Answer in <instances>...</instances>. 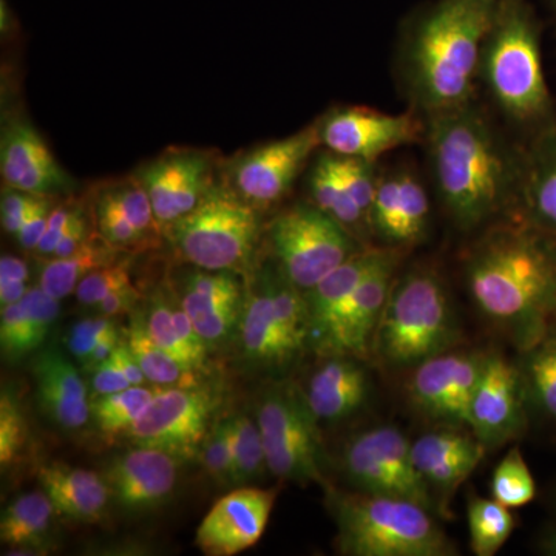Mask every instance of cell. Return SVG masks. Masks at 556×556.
I'll return each instance as SVG.
<instances>
[{"mask_svg": "<svg viewBox=\"0 0 556 556\" xmlns=\"http://www.w3.org/2000/svg\"><path fill=\"white\" fill-rule=\"evenodd\" d=\"M426 135L439 195L459 228L519 204L526 148L507 142L477 102L427 116Z\"/></svg>", "mask_w": 556, "mask_h": 556, "instance_id": "cell-1", "label": "cell"}, {"mask_svg": "<svg viewBox=\"0 0 556 556\" xmlns=\"http://www.w3.org/2000/svg\"><path fill=\"white\" fill-rule=\"evenodd\" d=\"M466 276L478 308L535 346L556 308V237L529 218L496 226L471 251Z\"/></svg>", "mask_w": 556, "mask_h": 556, "instance_id": "cell-2", "label": "cell"}, {"mask_svg": "<svg viewBox=\"0 0 556 556\" xmlns=\"http://www.w3.org/2000/svg\"><path fill=\"white\" fill-rule=\"evenodd\" d=\"M500 0H441L402 50V78L424 118L475 101L482 46Z\"/></svg>", "mask_w": 556, "mask_h": 556, "instance_id": "cell-3", "label": "cell"}, {"mask_svg": "<svg viewBox=\"0 0 556 556\" xmlns=\"http://www.w3.org/2000/svg\"><path fill=\"white\" fill-rule=\"evenodd\" d=\"M479 80L500 112L530 141L555 129L554 100L541 56L540 30L525 0H500L482 46Z\"/></svg>", "mask_w": 556, "mask_h": 556, "instance_id": "cell-4", "label": "cell"}, {"mask_svg": "<svg viewBox=\"0 0 556 556\" xmlns=\"http://www.w3.org/2000/svg\"><path fill=\"white\" fill-rule=\"evenodd\" d=\"M338 546L351 556H452L456 548L428 508L368 493H331Z\"/></svg>", "mask_w": 556, "mask_h": 556, "instance_id": "cell-5", "label": "cell"}, {"mask_svg": "<svg viewBox=\"0 0 556 556\" xmlns=\"http://www.w3.org/2000/svg\"><path fill=\"white\" fill-rule=\"evenodd\" d=\"M453 342L448 299L437 276L417 270L394 285L376 331L380 356L408 367L444 353Z\"/></svg>", "mask_w": 556, "mask_h": 556, "instance_id": "cell-6", "label": "cell"}, {"mask_svg": "<svg viewBox=\"0 0 556 556\" xmlns=\"http://www.w3.org/2000/svg\"><path fill=\"white\" fill-rule=\"evenodd\" d=\"M179 257L204 270L243 268L257 244L260 218L239 193L211 186L199 206L169 226Z\"/></svg>", "mask_w": 556, "mask_h": 556, "instance_id": "cell-7", "label": "cell"}, {"mask_svg": "<svg viewBox=\"0 0 556 556\" xmlns=\"http://www.w3.org/2000/svg\"><path fill=\"white\" fill-rule=\"evenodd\" d=\"M306 394L294 386L273 388L260 401L257 422L274 477L308 485L324 482V450Z\"/></svg>", "mask_w": 556, "mask_h": 556, "instance_id": "cell-8", "label": "cell"}, {"mask_svg": "<svg viewBox=\"0 0 556 556\" xmlns=\"http://www.w3.org/2000/svg\"><path fill=\"white\" fill-rule=\"evenodd\" d=\"M269 239L281 273L302 291L316 287L358 251L345 226L308 204L278 215L270 225Z\"/></svg>", "mask_w": 556, "mask_h": 556, "instance_id": "cell-9", "label": "cell"}, {"mask_svg": "<svg viewBox=\"0 0 556 556\" xmlns=\"http://www.w3.org/2000/svg\"><path fill=\"white\" fill-rule=\"evenodd\" d=\"M412 445L396 427L364 431L348 442L343 455L346 477L368 495L412 501L431 510L430 485L417 470Z\"/></svg>", "mask_w": 556, "mask_h": 556, "instance_id": "cell-10", "label": "cell"}, {"mask_svg": "<svg viewBox=\"0 0 556 556\" xmlns=\"http://www.w3.org/2000/svg\"><path fill=\"white\" fill-rule=\"evenodd\" d=\"M217 399L197 387H164L156 390L148 408L127 431L135 445L164 450L190 459L200 453L211 430Z\"/></svg>", "mask_w": 556, "mask_h": 556, "instance_id": "cell-11", "label": "cell"}, {"mask_svg": "<svg viewBox=\"0 0 556 556\" xmlns=\"http://www.w3.org/2000/svg\"><path fill=\"white\" fill-rule=\"evenodd\" d=\"M320 144L334 155L375 164L391 150L419 141L426 123L417 112L390 115L367 108H343L318 121Z\"/></svg>", "mask_w": 556, "mask_h": 556, "instance_id": "cell-12", "label": "cell"}, {"mask_svg": "<svg viewBox=\"0 0 556 556\" xmlns=\"http://www.w3.org/2000/svg\"><path fill=\"white\" fill-rule=\"evenodd\" d=\"M485 357L438 354L416 368L408 391L413 404L438 422L470 427L471 402Z\"/></svg>", "mask_w": 556, "mask_h": 556, "instance_id": "cell-13", "label": "cell"}, {"mask_svg": "<svg viewBox=\"0 0 556 556\" xmlns=\"http://www.w3.org/2000/svg\"><path fill=\"white\" fill-rule=\"evenodd\" d=\"M318 146L317 121L291 137L252 150L233 169L237 193L255 207L277 203L287 195Z\"/></svg>", "mask_w": 556, "mask_h": 556, "instance_id": "cell-14", "label": "cell"}, {"mask_svg": "<svg viewBox=\"0 0 556 556\" xmlns=\"http://www.w3.org/2000/svg\"><path fill=\"white\" fill-rule=\"evenodd\" d=\"M277 489L240 486L219 497L197 529V547L208 556H232L255 546L268 526Z\"/></svg>", "mask_w": 556, "mask_h": 556, "instance_id": "cell-15", "label": "cell"}, {"mask_svg": "<svg viewBox=\"0 0 556 556\" xmlns=\"http://www.w3.org/2000/svg\"><path fill=\"white\" fill-rule=\"evenodd\" d=\"M148 190L161 228L185 217L211 188V160L197 150L167 152L146 164L137 175Z\"/></svg>", "mask_w": 556, "mask_h": 556, "instance_id": "cell-16", "label": "cell"}, {"mask_svg": "<svg viewBox=\"0 0 556 556\" xmlns=\"http://www.w3.org/2000/svg\"><path fill=\"white\" fill-rule=\"evenodd\" d=\"M179 457L153 447L135 448L113 457L104 477L110 495L129 511H148L166 504L178 481Z\"/></svg>", "mask_w": 556, "mask_h": 556, "instance_id": "cell-17", "label": "cell"}, {"mask_svg": "<svg viewBox=\"0 0 556 556\" xmlns=\"http://www.w3.org/2000/svg\"><path fill=\"white\" fill-rule=\"evenodd\" d=\"M521 376L501 356L485 357L471 402L470 430L486 448L518 437L525 428Z\"/></svg>", "mask_w": 556, "mask_h": 556, "instance_id": "cell-18", "label": "cell"}, {"mask_svg": "<svg viewBox=\"0 0 556 556\" xmlns=\"http://www.w3.org/2000/svg\"><path fill=\"white\" fill-rule=\"evenodd\" d=\"M397 257L387 251L376 268L354 289L320 351L365 358L375 343L380 317L393 289Z\"/></svg>", "mask_w": 556, "mask_h": 556, "instance_id": "cell-19", "label": "cell"}, {"mask_svg": "<svg viewBox=\"0 0 556 556\" xmlns=\"http://www.w3.org/2000/svg\"><path fill=\"white\" fill-rule=\"evenodd\" d=\"M0 170L9 188L33 195L50 197L72 189V179L35 127L24 121H14L3 130Z\"/></svg>", "mask_w": 556, "mask_h": 556, "instance_id": "cell-20", "label": "cell"}, {"mask_svg": "<svg viewBox=\"0 0 556 556\" xmlns=\"http://www.w3.org/2000/svg\"><path fill=\"white\" fill-rule=\"evenodd\" d=\"M430 201L422 182L407 170L379 177L369 228L390 244L416 243L426 233Z\"/></svg>", "mask_w": 556, "mask_h": 556, "instance_id": "cell-21", "label": "cell"}, {"mask_svg": "<svg viewBox=\"0 0 556 556\" xmlns=\"http://www.w3.org/2000/svg\"><path fill=\"white\" fill-rule=\"evenodd\" d=\"M181 306L206 345L217 346L241 316L239 278L232 270L199 269L189 277Z\"/></svg>", "mask_w": 556, "mask_h": 556, "instance_id": "cell-22", "label": "cell"}, {"mask_svg": "<svg viewBox=\"0 0 556 556\" xmlns=\"http://www.w3.org/2000/svg\"><path fill=\"white\" fill-rule=\"evenodd\" d=\"M413 459L419 473L434 489L455 492L479 467L486 448L473 431H430L413 442Z\"/></svg>", "mask_w": 556, "mask_h": 556, "instance_id": "cell-23", "label": "cell"}, {"mask_svg": "<svg viewBox=\"0 0 556 556\" xmlns=\"http://www.w3.org/2000/svg\"><path fill=\"white\" fill-rule=\"evenodd\" d=\"M33 375L40 407L54 424L75 431L89 422L91 402L86 382L58 348L51 346L35 358Z\"/></svg>", "mask_w": 556, "mask_h": 556, "instance_id": "cell-24", "label": "cell"}, {"mask_svg": "<svg viewBox=\"0 0 556 556\" xmlns=\"http://www.w3.org/2000/svg\"><path fill=\"white\" fill-rule=\"evenodd\" d=\"M38 481L58 514L73 521H101L112 500L102 475L58 460L39 467Z\"/></svg>", "mask_w": 556, "mask_h": 556, "instance_id": "cell-25", "label": "cell"}, {"mask_svg": "<svg viewBox=\"0 0 556 556\" xmlns=\"http://www.w3.org/2000/svg\"><path fill=\"white\" fill-rule=\"evenodd\" d=\"M387 251L358 249L346 262L305 291L311 320V340L324 346L336 318L362 280L376 268Z\"/></svg>", "mask_w": 556, "mask_h": 556, "instance_id": "cell-26", "label": "cell"}, {"mask_svg": "<svg viewBox=\"0 0 556 556\" xmlns=\"http://www.w3.org/2000/svg\"><path fill=\"white\" fill-rule=\"evenodd\" d=\"M240 328L244 354L254 364L280 368L302 353L278 320L268 276L247 299Z\"/></svg>", "mask_w": 556, "mask_h": 556, "instance_id": "cell-27", "label": "cell"}, {"mask_svg": "<svg viewBox=\"0 0 556 556\" xmlns=\"http://www.w3.org/2000/svg\"><path fill=\"white\" fill-rule=\"evenodd\" d=\"M368 396L364 368L348 358H332L314 372L306 401L317 419L340 420L356 413Z\"/></svg>", "mask_w": 556, "mask_h": 556, "instance_id": "cell-28", "label": "cell"}, {"mask_svg": "<svg viewBox=\"0 0 556 556\" xmlns=\"http://www.w3.org/2000/svg\"><path fill=\"white\" fill-rule=\"evenodd\" d=\"M519 206L527 218L556 237V127L526 148Z\"/></svg>", "mask_w": 556, "mask_h": 556, "instance_id": "cell-29", "label": "cell"}, {"mask_svg": "<svg viewBox=\"0 0 556 556\" xmlns=\"http://www.w3.org/2000/svg\"><path fill=\"white\" fill-rule=\"evenodd\" d=\"M58 514L46 492H30L17 496L3 510L0 519L2 543L14 548H38L46 543Z\"/></svg>", "mask_w": 556, "mask_h": 556, "instance_id": "cell-30", "label": "cell"}, {"mask_svg": "<svg viewBox=\"0 0 556 556\" xmlns=\"http://www.w3.org/2000/svg\"><path fill=\"white\" fill-rule=\"evenodd\" d=\"M116 249L108 241L90 237L75 254L64 258H51L43 265L39 276V287L51 298L61 300L75 292L84 277L93 270L115 263Z\"/></svg>", "mask_w": 556, "mask_h": 556, "instance_id": "cell-31", "label": "cell"}, {"mask_svg": "<svg viewBox=\"0 0 556 556\" xmlns=\"http://www.w3.org/2000/svg\"><path fill=\"white\" fill-rule=\"evenodd\" d=\"M309 190L314 204L338 219L350 232L368 225L367 215L357 206L332 166L329 152L318 156L314 163L309 174Z\"/></svg>", "mask_w": 556, "mask_h": 556, "instance_id": "cell-32", "label": "cell"}, {"mask_svg": "<svg viewBox=\"0 0 556 556\" xmlns=\"http://www.w3.org/2000/svg\"><path fill=\"white\" fill-rule=\"evenodd\" d=\"M127 346L137 358L148 382L159 387H197V372L182 367L150 338L146 321H134Z\"/></svg>", "mask_w": 556, "mask_h": 556, "instance_id": "cell-33", "label": "cell"}, {"mask_svg": "<svg viewBox=\"0 0 556 556\" xmlns=\"http://www.w3.org/2000/svg\"><path fill=\"white\" fill-rule=\"evenodd\" d=\"M467 517L471 551L478 556L496 555L515 530L510 508L497 503L493 497H471Z\"/></svg>", "mask_w": 556, "mask_h": 556, "instance_id": "cell-34", "label": "cell"}, {"mask_svg": "<svg viewBox=\"0 0 556 556\" xmlns=\"http://www.w3.org/2000/svg\"><path fill=\"white\" fill-rule=\"evenodd\" d=\"M155 393L156 390L139 386L94 397L90 408L98 430L108 438L127 434L138 417L148 408Z\"/></svg>", "mask_w": 556, "mask_h": 556, "instance_id": "cell-35", "label": "cell"}, {"mask_svg": "<svg viewBox=\"0 0 556 556\" xmlns=\"http://www.w3.org/2000/svg\"><path fill=\"white\" fill-rule=\"evenodd\" d=\"M233 424V485H244L262 477L268 468L265 445L257 420L247 415L232 417Z\"/></svg>", "mask_w": 556, "mask_h": 556, "instance_id": "cell-36", "label": "cell"}, {"mask_svg": "<svg viewBox=\"0 0 556 556\" xmlns=\"http://www.w3.org/2000/svg\"><path fill=\"white\" fill-rule=\"evenodd\" d=\"M492 495L508 508L527 506L535 500V479L518 447L511 448L493 471Z\"/></svg>", "mask_w": 556, "mask_h": 556, "instance_id": "cell-37", "label": "cell"}, {"mask_svg": "<svg viewBox=\"0 0 556 556\" xmlns=\"http://www.w3.org/2000/svg\"><path fill=\"white\" fill-rule=\"evenodd\" d=\"M113 200L116 201L123 214L141 233L142 239L148 241L149 247H155L160 240L163 228L155 217L152 201L149 199L148 190L141 185L137 177L123 179L116 185L105 189Z\"/></svg>", "mask_w": 556, "mask_h": 556, "instance_id": "cell-38", "label": "cell"}, {"mask_svg": "<svg viewBox=\"0 0 556 556\" xmlns=\"http://www.w3.org/2000/svg\"><path fill=\"white\" fill-rule=\"evenodd\" d=\"M94 215H97L101 239L108 241L116 251H137V249L142 251L150 248L148 241L142 239L141 233L135 229L105 189L97 199Z\"/></svg>", "mask_w": 556, "mask_h": 556, "instance_id": "cell-39", "label": "cell"}, {"mask_svg": "<svg viewBox=\"0 0 556 556\" xmlns=\"http://www.w3.org/2000/svg\"><path fill=\"white\" fill-rule=\"evenodd\" d=\"M146 327H148L150 338L155 340L182 367L190 369V371H199L192 354H190V351L182 343L181 338H179L174 324V308H172L166 299L155 298L152 300Z\"/></svg>", "mask_w": 556, "mask_h": 556, "instance_id": "cell-40", "label": "cell"}, {"mask_svg": "<svg viewBox=\"0 0 556 556\" xmlns=\"http://www.w3.org/2000/svg\"><path fill=\"white\" fill-rule=\"evenodd\" d=\"M201 460L208 477L222 484H232L233 477V424L232 419L218 420L208 430L201 445Z\"/></svg>", "mask_w": 556, "mask_h": 556, "instance_id": "cell-41", "label": "cell"}, {"mask_svg": "<svg viewBox=\"0 0 556 556\" xmlns=\"http://www.w3.org/2000/svg\"><path fill=\"white\" fill-rule=\"evenodd\" d=\"M529 379L541 407L556 419V338L536 343L529 358Z\"/></svg>", "mask_w": 556, "mask_h": 556, "instance_id": "cell-42", "label": "cell"}, {"mask_svg": "<svg viewBox=\"0 0 556 556\" xmlns=\"http://www.w3.org/2000/svg\"><path fill=\"white\" fill-rule=\"evenodd\" d=\"M331 155L332 166L357 206L362 208L367 218L371 211L372 201H375L376 190H378L379 177H376L372 163L367 161L346 159V156ZM369 225V223H368Z\"/></svg>", "mask_w": 556, "mask_h": 556, "instance_id": "cell-43", "label": "cell"}, {"mask_svg": "<svg viewBox=\"0 0 556 556\" xmlns=\"http://www.w3.org/2000/svg\"><path fill=\"white\" fill-rule=\"evenodd\" d=\"M27 442V424L20 404L9 391H2L0 397V464L9 467L20 457Z\"/></svg>", "mask_w": 556, "mask_h": 556, "instance_id": "cell-44", "label": "cell"}, {"mask_svg": "<svg viewBox=\"0 0 556 556\" xmlns=\"http://www.w3.org/2000/svg\"><path fill=\"white\" fill-rule=\"evenodd\" d=\"M0 345L7 357L20 358L31 351L38 350L27 311L22 302L2 306L0 314Z\"/></svg>", "mask_w": 556, "mask_h": 556, "instance_id": "cell-45", "label": "cell"}, {"mask_svg": "<svg viewBox=\"0 0 556 556\" xmlns=\"http://www.w3.org/2000/svg\"><path fill=\"white\" fill-rule=\"evenodd\" d=\"M129 263H113L84 277L75 289L76 299L87 306H97L116 289L130 285Z\"/></svg>", "mask_w": 556, "mask_h": 556, "instance_id": "cell-46", "label": "cell"}, {"mask_svg": "<svg viewBox=\"0 0 556 556\" xmlns=\"http://www.w3.org/2000/svg\"><path fill=\"white\" fill-rule=\"evenodd\" d=\"M21 302L27 311L33 338L39 348L46 342L54 320L60 316V300L51 298L42 288L36 287L28 289Z\"/></svg>", "mask_w": 556, "mask_h": 556, "instance_id": "cell-47", "label": "cell"}, {"mask_svg": "<svg viewBox=\"0 0 556 556\" xmlns=\"http://www.w3.org/2000/svg\"><path fill=\"white\" fill-rule=\"evenodd\" d=\"M115 329V325L105 316L78 321L70 329L67 338L70 353L84 367L93 354L94 348Z\"/></svg>", "mask_w": 556, "mask_h": 556, "instance_id": "cell-48", "label": "cell"}, {"mask_svg": "<svg viewBox=\"0 0 556 556\" xmlns=\"http://www.w3.org/2000/svg\"><path fill=\"white\" fill-rule=\"evenodd\" d=\"M39 195L24 192V190L9 188L5 186L2 190V203H0V217H2V228L11 236L20 232L22 223L27 218L33 204L36 203Z\"/></svg>", "mask_w": 556, "mask_h": 556, "instance_id": "cell-49", "label": "cell"}, {"mask_svg": "<svg viewBox=\"0 0 556 556\" xmlns=\"http://www.w3.org/2000/svg\"><path fill=\"white\" fill-rule=\"evenodd\" d=\"M50 214L49 197H38L31 211L28 212L27 218L22 223L20 232L16 233L22 248L27 249V251H36L43 233H46L47 226H49Z\"/></svg>", "mask_w": 556, "mask_h": 556, "instance_id": "cell-50", "label": "cell"}, {"mask_svg": "<svg viewBox=\"0 0 556 556\" xmlns=\"http://www.w3.org/2000/svg\"><path fill=\"white\" fill-rule=\"evenodd\" d=\"M79 211L80 207L75 206H58L51 208L49 226H47L46 233H43L42 240H40L35 252H38L42 257H53L62 236H64L73 218L79 214Z\"/></svg>", "mask_w": 556, "mask_h": 556, "instance_id": "cell-51", "label": "cell"}, {"mask_svg": "<svg viewBox=\"0 0 556 556\" xmlns=\"http://www.w3.org/2000/svg\"><path fill=\"white\" fill-rule=\"evenodd\" d=\"M130 387L134 386L113 356L91 371V388H93L94 397L118 393V391L127 390Z\"/></svg>", "mask_w": 556, "mask_h": 556, "instance_id": "cell-52", "label": "cell"}, {"mask_svg": "<svg viewBox=\"0 0 556 556\" xmlns=\"http://www.w3.org/2000/svg\"><path fill=\"white\" fill-rule=\"evenodd\" d=\"M90 237L86 215H84L83 208H80L79 214L70 223L51 258H64L75 254L76 251H79L89 241Z\"/></svg>", "mask_w": 556, "mask_h": 556, "instance_id": "cell-53", "label": "cell"}, {"mask_svg": "<svg viewBox=\"0 0 556 556\" xmlns=\"http://www.w3.org/2000/svg\"><path fill=\"white\" fill-rule=\"evenodd\" d=\"M139 292L137 288L127 285L113 291L108 298L98 303L97 308L105 317L121 316V314L130 313L137 306Z\"/></svg>", "mask_w": 556, "mask_h": 556, "instance_id": "cell-54", "label": "cell"}, {"mask_svg": "<svg viewBox=\"0 0 556 556\" xmlns=\"http://www.w3.org/2000/svg\"><path fill=\"white\" fill-rule=\"evenodd\" d=\"M30 273L24 260L13 255H2L0 260V287L11 283H27Z\"/></svg>", "mask_w": 556, "mask_h": 556, "instance_id": "cell-55", "label": "cell"}, {"mask_svg": "<svg viewBox=\"0 0 556 556\" xmlns=\"http://www.w3.org/2000/svg\"><path fill=\"white\" fill-rule=\"evenodd\" d=\"M113 357L118 362L119 368L123 369L124 375L129 379L131 386L139 387L144 386V383L148 382L144 372H142L141 367H139L137 358L131 354L129 346L119 345L116 348Z\"/></svg>", "mask_w": 556, "mask_h": 556, "instance_id": "cell-56", "label": "cell"}, {"mask_svg": "<svg viewBox=\"0 0 556 556\" xmlns=\"http://www.w3.org/2000/svg\"><path fill=\"white\" fill-rule=\"evenodd\" d=\"M121 345L118 332L112 331L108 336V338H104L101 340L100 345L94 348L93 354H91V357L89 358V362H87L86 365H84V368L87 369V371H94L100 365L104 364V362H108L109 358H112L113 354H115L116 348Z\"/></svg>", "mask_w": 556, "mask_h": 556, "instance_id": "cell-57", "label": "cell"}, {"mask_svg": "<svg viewBox=\"0 0 556 556\" xmlns=\"http://www.w3.org/2000/svg\"><path fill=\"white\" fill-rule=\"evenodd\" d=\"M543 548L546 554L556 556V532L544 540Z\"/></svg>", "mask_w": 556, "mask_h": 556, "instance_id": "cell-58", "label": "cell"}]
</instances>
